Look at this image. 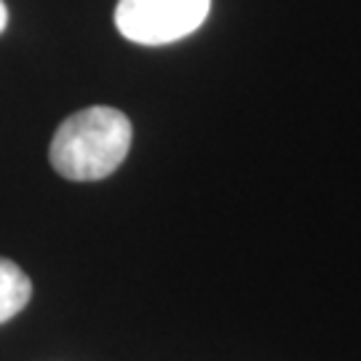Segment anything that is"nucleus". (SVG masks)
<instances>
[{
    "label": "nucleus",
    "mask_w": 361,
    "mask_h": 361,
    "mask_svg": "<svg viewBox=\"0 0 361 361\" xmlns=\"http://www.w3.org/2000/svg\"><path fill=\"white\" fill-rule=\"evenodd\" d=\"M6 25H8V8H6V3L0 0V32L6 30Z\"/></svg>",
    "instance_id": "nucleus-4"
},
{
    "label": "nucleus",
    "mask_w": 361,
    "mask_h": 361,
    "mask_svg": "<svg viewBox=\"0 0 361 361\" xmlns=\"http://www.w3.org/2000/svg\"><path fill=\"white\" fill-rule=\"evenodd\" d=\"M32 297V281L16 262L0 257V324L11 322Z\"/></svg>",
    "instance_id": "nucleus-3"
},
{
    "label": "nucleus",
    "mask_w": 361,
    "mask_h": 361,
    "mask_svg": "<svg viewBox=\"0 0 361 361\" xmlns=\"http://www.w3.org/2000/svg\"><path fill=\"white\" fill-rule=\"evenodd\" d=\"M212 0H118V32L140 46H166L207 22Z\"/></svg>",
    "instance_id": "nucleus-2"
},
{
    "label": "nucleus",
    "mask_w": 361,
    "mask_h": 361,
    "mask_svg": "<svg viewBox=\"0 0 361 361\" xmlns=\"http://www.w3.org/2000/svg\"><path fill=\"white\" fill-rule=\"evenodd\" d=\"M131 147V121L116 107H86L56 129L49 161L56 174L73 182L104 180L116 171Z\"/></svg>",
    "instance_id": "nucleus-1"
}]
</instances>
